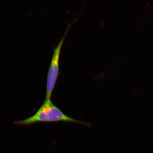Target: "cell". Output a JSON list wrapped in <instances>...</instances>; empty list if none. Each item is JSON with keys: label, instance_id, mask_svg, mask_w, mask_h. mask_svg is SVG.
Masks as SVG:
<instances>
[{"label": "cell", "instance_id": "6da1fadb", "mask_svg": "<svg viewBox=\"0 0 153 153\" xmlns=\"http://www.w3.org/2000/svg\"><path fill=\"white\" fill-rule=\"evenodd\" d=\"M64 121L74 123H86L78 121L66 115L60 109L53 104L51 99L45 100L43 104L33 116L27 119L15 122V124L25 125L38 122Z\"/></svg>", "mask_w": 153, "mask_h": 153}, {"label": "cell", "instance_id": "7a4b0ae2", "mask_svg": "<svg viewBox=\"0 0 153 153\" xmlns=\"http://www.w3.org/2000/svg\"><path fill=\"white\" fill-rule=\"evenodd\" d=\"M71 24H68L62 39L53 51L47 76L45 100L51 99V95L59 74V61L61 48Z\"/></svg>", "mask_w": 153, "mask_h": 153}]
</instances>
